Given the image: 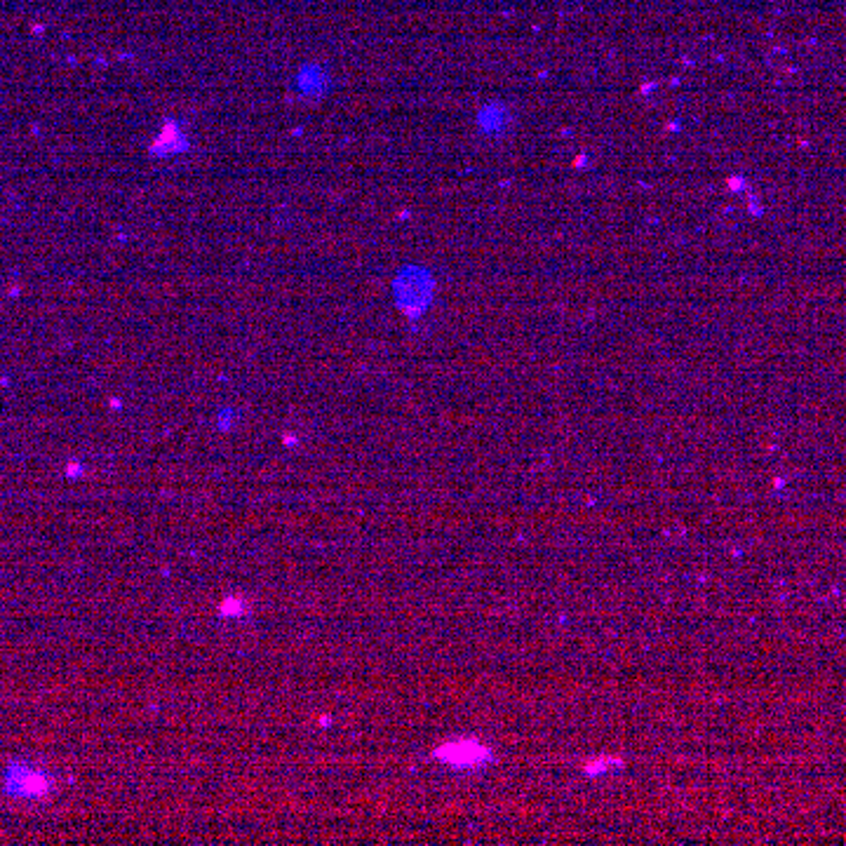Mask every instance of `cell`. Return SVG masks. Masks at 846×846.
<instances>
[{
  "instance_id": "1",
  "label": "cell",
  "mask_w": 846,
  "mask_h": 846,
  "mask_svg": "<svg viewBox=\"0 0 846 846\" xmlns=\"http://www.w3.org/2000/svg\"><path fill=\"white\" fill-rule=\"evenodd\" d=\"M433 755L452 769H477L492 760V750L475 738H454L437 748Z\"/></svg>"
},
{
  "instance_id": "2",
  "label": "cell",
  "mask_w": 846,
  "mask_h": 846,
  "mask_svg": "<svg viewBox=\"0 0 846 846\" xmlns=\"http://www.w3.org/2000/svg\"><path fill=\"white\" fill-rule=\"evenodd\" d=\"M52 787V778L40 769L26 767V764H12L5 776V790L10 795L19 797H43Z\"/></svg>"
},
{
  "instance_id": "3",
  "label": "cell",
  "mask_w": 846,
  "mask_h": 846,
  "mask_svg": "<svg viewBox=\"0 0 846 846\" xmlns=\"http://www.w3.org/2000/svg\"><path fill=\"white\" fill-rule=\"evenodd\" d=\"M506 108L503 106H496V104H492V106H487L480 113V118H477V122H480V127L484 132H499V130H503L506 127Z\"/></svg>"
},
{
  "instance_id": "4",
  "label": "cell",
  "mask_w": 846,
  "mask_h": 846,
  "mask_svg": "<svg viewBox=\"0 0 846 846\" xmlns=\"http://www.w3.org/2000/svg\"><path fill=\"white\" fill-rule=\"evenodd\" d=\"M249 614V602L240 595H229L219 602V616L221 618H242Z\"/></svg>"
},
{
  "instance_id": "5",
  "label": "cell",
  "mask_w": 846,
  "mask_h": 846,
  "mask_svg": "<svg viewBox=\"0 0 846 846\" xmlns=\"http://www.w3.org/2000/svg\"><path fill=\"white\" fill-rule=\"evenodd\" d=\"M595 764H588L586 767V773L588 776H597V773H606L609 767H621V760H593Z\"/></svg>"
},
{
  "instance_id": "6",
  "label": "cell",
  "mask_w": 846,
  "mask_h": 846,
  "mask_svg": "<svg viewBox=\"0 0 846 846\" xmlns=\"http://www.w3.org/2000/svg\"><path fill=\"white\" fill-rule=\"evenodd\" d=\"M285 445H287V447L296 445V437L294 435H285Z\"/></svg>"
},
{
  "instance_id": "7",
  "label": "cell",
  "mask_w": 846,
  "mask_h": 846,
  "mask_svg": "<svg viewBox=\"0 0 846 846\" xmlns=\"http://www.w3.org/2000/svg\"><path fill=\"white\" fill-rule=\"evenodd\" d=\"M329 722H331V720H329V717H327V715H325V717H320V727H329Z\"/></svg>"
}]
</instances>
